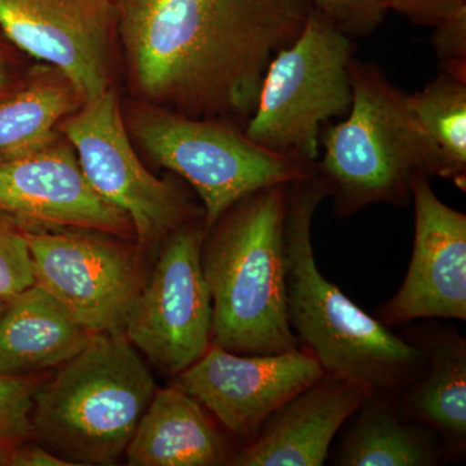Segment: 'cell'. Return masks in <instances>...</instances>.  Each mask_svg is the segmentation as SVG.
<instances>
[{
	"label": "cell",
	"mask_w": 466,
	"mask_h": 466,
	"mask_svg": "<svg viewBox=\"0 0 466 466\" xmlns=\"http://www.w3.org/2000/svg\"><path fill=\"white\" fill-rule=\"evenodd\" d=\"M236 451L195 398L170 386L157 389L126 449L131 466H217Z\"/></svg>",
	"instance_id": "cell-17"
},
{
	"label": "cell",
	"mask_w": 466,
	"mask_h": 466,
	"mask_svg": "<svg viewBox=\"0 0 466 466\" xmlns=\"http://www.w3.org/2000/svg\"><path fill=\"white\" fill-rule=\"evenodd\" d=\"M410 109L440 155L443 179L466 189V76L440 70L422 90L408 95Z\"/></svg>",
	"instance_id": "cell-21"
},
{
	"label": "cell",
	"mask_w": 466,
	"mask_h": 466,
	"mask_svg": "<svg viewBox=\"0 0 466 466\" xmlns=\"http://www.w3.org/2000/svg\"><path fill=\"white\" fill-rule=\"evenodd\" d=\"M324 198L327 189L315 171L288 184L284 256L291 330L325 375L397 397L421 372L424 352L367 314L319 271L311 226Z\"/></svg>",
	"instance_id": "cell-2"
},
{
	"label": "cell",
	"mask_w": 466,
	"mask_h": 466,
	"mask_svg": "<svg viewBox=\"0 0 466 466\" xmlns=\"http://www.w3.org/2000/svg\"><path fill=\"white\" fill-rule=\"evenodd\" d=\"M85 103L84 95L60 69L34 64L26 85L0 104V158L45 142Z\"/></svg>",
	"instance_id": "cell-20"
},
{
	"label": "cell",
	"mask_w": 466,
	"mask_h": 466,
	"mask_svg": "<svg viewBox=\"0 0 466 466\" xmlns=\"http://www.w3.org/2000/svg\"><path fill=\"white\" fill-rule=\"evenodd\" d=\"M324 375L300 346L280 354L242 355L211 343L174 376L173 386L195 398L244 447L256 441L271 413Z\"/></svg>",
	"instance_id": "cell-12"
},
{
	"label": "cell",
	"mask_w": 466,
	"mask_h": 466,
	"mask_svg": "<svg viewBox=\"0 0 466 466\" xmlns=\"http://www.w3.org/2000/svg\"><path fill=\"white\" fill-rule=\"evenodd\" d=\"M386 5L415 25L431 29L466 14V0H386Z\"/></svg>",
	"instance_id": "cell-26"
},
{
	"label": "cell",
	"mask_w": 466,
	"mask_h": 466,
	"mask_svg": "<svg viewBox=\"0 0 466 466\" xmlns=\"http://www.w3.org/2000/svg\"><path fill=\"white\" fill-rule=\"evenodd\" d=\"M309 3L351 39L372 35L389 12L386 0H309Z\"/></svg>",
	"instance_id": "cell-24"
},
{
	"label": "cell",
	"mask_w": 466,
	"mask_h": 466,
	"mask_svg": "<svg viewBox=\"0 0 466 466\" xmlns=\"http://www.w3.org/2000/svg\"><path fill=\"white\" fill-rule=\"evenodd\" d=\"M373 392L363 383L324 375L271 413L229 465H323L337 433Z\"/></svg>",
	"instance_id": "cell-15"
},
{
	"label": "cell",
	"mask_w": 466,
	"mask_h": 466,
	"mask_svg": "<svg viewBox=\"0 0 466 466\" xmlns=\"http://www.w3.org/2000/svg\"><path fill=\"white\" fill-rule=\"evenodd\" d=\"M35 63L9 39L0 25V104L26 85Z\"/></svg>",
	"instance_id": "cell-27"
},
{
	"label": "cell",
	"mask_w": 466,
	"mask_h": 466,
	"mask_svg": "<svg viewBox=\"0 0 466 466\" xmlns=\"http://www.w3.org/2000/svg\"><path fill=\"white\" fill-rule=\"evenodd\" d=\"M204 218L162 242L148 279L126 319L125 336L171 376L191 367L211 345V296L201 266Z\"/></svg>",
	"instance_id": "cell-9"
},
{
	"label": "cell",
	"mask_w": 466,
	"mask_h": 466,
	"mask_svg": "<svg viewBox=\"0 0 466 466\" xmlns=\"http://www.w3.org/2000/svg\"><path fill=\"white\" fill-rule=\"evenodd\" d=\"M0 25L27 56L69 76L86 101L116 90V0H0Z\"/></svg>",
	"instance_id": "cell-11"
},
{
	"label": "cell",
	"mask_w": 466,
	"mask_h": 466,
	"mask_svg": "<svg viewBox=\"0 0 466 466\" xmlns=\"http://www.w3.org/2000/svg\"><path fill=\"white\" fill-rule=\"evenodd\" d=\"M5 303H7V300L0 299V317H2L3 311H5Z\"/></svg>",
	"instance_id": "cell-29"
},
{
	"label": "cell",
	"mask_w": 466,
	"mask_h": 466,
	"mask_svg": "<svg viewBox=\"0 0 466 466\" xmlns=\"http://www.w3.org/2000/svg\"><path fill=\"white\" fill-rule=\"evenodd\" d=\"M433 30L431 42L440 70L466 76V14Z\"/></svg>",
	"instance_id": "cell-25"
},
{
	"label": "cell",
	"mask_w": 466,
	"mask_h": 466,
	"mask_svg": "<svg viewBox=\"0 0 466 466\" xmlns=\"http://www.w3.org/2000/svg\"><path fill=\"white\" fill-rule=\"evenodd\" d=\"M407 339L424 352L421 372L395 397L401 412L440 435L451 460L466 452V339L450 328H421Z\"/></svg>",
	"instance_id": "cell-16"
},
{
	"label": "cell",
	"mask_w": 466,
	"mask_h": 466,
	"mask_svg": "<svg viewBox=\"0 0 466 466\" xmlns=\"http://www.w3.org/2000/svg\"><path fill=\"white\" fill-rule=\"evenodd\" d=\"M34 284L91 333L124 332L144 278L127 238L90 228L27 229Z\"/></svg>",
	"instance_id": "cell-10"
},
{
	"label": "cell",
	"mask_w": 466,
	"mask_h": 466,
	"mask_svg": "<svg viewBox=\"0 0 466 466\" xmlns=\"http://www.w3.org/2000/svg\"><path fill=\"white\" fill-rule=\"evenodd\" d=\"M352 104L343 121L323 128L315 173L346 219L375 204L407 205L417 175H443L440 155L417 122L408 94L376 64L352 58Z\"/></svg>",
	"instance_id": "cell-4"
},
{
	"label": "cell",
	"mask_w": 466,
	"mask_h": 466,
	"mask_svg": "<svg viewBox=\"0 0 466 466\" xmlns=\"http://www.w3.org/2000/svg\"><path fill=\"white\" fill-rule=\"evenodd\" d=\"M122 112L134 146L198 196L205 231L244 196L297 182L315 171L263 148L242 128L226 122L193 118L133 99L122 104Z\"/></svg>",
	"instance_id": "cell-6"
},
{
	"label": "cell",
	"mask_w": 466,
	"mask_h": 466,
	"mask_svg": "<svg viewBox=\"0 0 466 466\" xmlns=\"http://www.w3.org/2000/svg\"><path fill=\"white\" fill-rule=\"evenodd\" d=\"M0 210L24 228H90L135 240L130 218L92 188L73 144L57 130L0 158Z\"/></svg>",
	"instance_id": "cell-13"
},
{
	"label": "cell",
	"mask_w": 466,
	"mask_h": 466,
	"mask_svg": "<svg viewBox=\"0 0 466 466\" xmlns=\"http://www.w3.org/2000/svg\"><path fill=\"white\" fill-rule=\"evenodd\" d=\"M352 41L312 8L299 38L269 63L245 135L263 148L315 167L323 126L351 108Z\"/></svg>",
	"instance_id": "cell-7"
},
{
	"label": "cell",
	"mask_w": 466,
	"mask_h": 466,
	"mask_svg": "<svg viewBox=\"0 0 466 466\" xmlns=\"http://www.w3.org/2000/svg\"><path fill=\"white\" fill-rule=\"evenodd\" d=\"M90 336L57 299L34 284L7 300L0 317V372L27 376L60 367Z\"/></svg>",
	"instance_id": "cell-18"
},
{
	"label": "cell",
	"mask_w": 466,
	"mask_h": 466,
	"mask_svg": "<svg viewBox=\"0 0 466 466\" xmlns=\"http://www.w3.org/2000/svg\"><path fill=\"white\" fill-rule=\"evenodd\" d=\"M9 466H73L66 460L61 459L56 453L46 450L42 444L34 441L21 446L14 453Z\"/></svg>",
	"instance_id": "cell-28"
},
{
	"label": "cell",
	"mask_w": 466,
	"mask_h": 466,
	"mask_svg": "<svg viewBox=\"0 0 466 466\" xmlns=\"http://www.w3.org/2000/svg\"><path fill=\"white\" fill-rule=\"evenodd\" d=\"M287 200L288 184L257 189L205 231L201 266L213 308V345L242 355L299 348L287 311Z\"/></svg>",
	"instance_id": "cell-3"
},
{
	"label": "cell",
	"mask_w": 466,
	"mask_h": 466,
	"mask_svg": "<svg viewBox=\"0 0 466 466\" xmlns=\"http://www.w3.org/2000/svg\"><path fill=\"white\" fill-rule=\"evenodd\" d=\"M156 390L124 332L91 333L87 345L36 390L34 438L73 466L116 464Z\"/></svg>",
	"instance_id": "cell-5"
},
{
	"label": "cell",
	"mask_w": 466,
	"mask_h": 466,
	"mask_svg": "<svg viewBox=\"0 0 466 466\" xmlns=\"http://www.w3.org/2000/svg\"><path fill=\"white\" fill-rule=\"evenodd\" d=\"M128 99L244 130L309 0H116Z\"/></svg>",
	"instance_id": "cell-1"
},
{
	"label": "cell",
	"mask_w": 466,
	"mask_h": 466,
	"mask_svg": "<svg viewBox=\"0 0 466 466\" xmlns=\"http://www.w3.org/2000/svg\"><path fill=\"white\" fill-rule=\"evenodd\" d=\"M34 285L25 228L0 210V299L9 300Z\"/></svg>",
	"instance_id": "cell-23"
},
{
	"label": "cell",
	"mask_w": 466,
	"mask_h": 466,
	"mask_svg": "<svg viewBox=\"0 0 466 466\" xmlns=\"http://www.w3.org/2000/svg\"><path fill=\"white\" fill-rule=\"evenodd\" d=\"M41 383L33 375L0 372V466H9L14 453L34 440V397Z\"/></svg>",
	"instance_id": "cell-22"
},
{
	"label": "cell",
	"mask_w": 466,
	"mask_h": 466,
	"mask_svg": "<svg viewBox=\"0 0 466 466\" xmlns=\"http://www.w3.org/2000/svg\"><path fill=\"white\" fill-rule=\"evenodd\" d=\"M352 416L334 465L434 466L451 460L440 435L404 415L394 395L373 392Z\"/></svg>",
	"instance_id": "cell-19"
},
{
	"label": "cell",
	"mask_w": 466,
	"mask_h": 466,
	"mask_svg": "<svg viewBox=\"0 0 466 466\" xmlns=\"http://www.w3.org/2000/svg\"><path fill=\"white\" fill-rule=\"evenodd\" d=\"M75 147L82 170L104 200L130 218L139 250L161 247L177 228L205 217L184 180L150 173L126 128L121 97L110 90L58 126Z\"/></svg>",
	"instance_id": "cell-8"
},
{
	"label": "cell",
	"mask_w": 466,
	"mask_h": 466,
	"mask_svg": "<svg viewBox=\"0 0 466 466\" xmlns=\"http://www.w3.org/2000/svg\"><path fill=\"white\" fill-rule=\"evenodd\" d=\"M415 240L406 278L394 297L377 309L391 328L421 319L466 320V216L441 202L431 177L410 186Z\"/></svg>",
	"instance_id": "cell-14"
}]
</instances>
